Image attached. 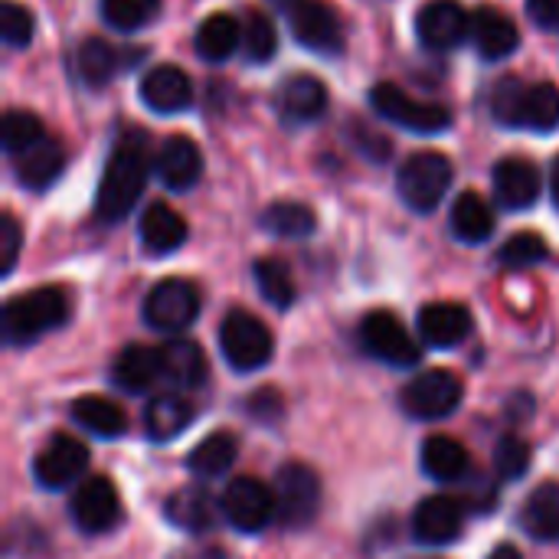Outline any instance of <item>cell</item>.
I'll return each instance as SVG.
<instances>
[{
    "label": "cell",
    "mask_w": 559,
    "mask_h": 559,
    "mask_svg": "<svg viewBox=\"0 0 559 559\" xmlns=\"http://www.w3.org/2000/svg\"><path fill=\"white\" fill-rule=\"evenodd\" d=\"M151 144L147 134L138 128H128L118 134L108 164L102 170L98 180V193H95V216L102 223H121L131 206L138 203L144 183H147V170H151Z\"/></svg>",
    "instance_id": "obj_1"
},
{
    "label": "cell",
    "mask_w": 559,
    "mask_h": 559,
    "mask_svg": "<svg viewBox=\"0 0 559 559\" xmlns=\"http://www.w3.org/2000/svg\"><path fill=\"white\" fill-rule=\"evenodd\" d=\"M69 318V295L56 285H43L33 292H23L3 305V344L7 347H26L39 341L43 334L62 328Z\"/></svg>",
    "instance_id": "obj_2"
},
{
    "label": "cell",
    "mask_w": 559,
    "mask_h": 559,
    "mask_svg": "<svg viewBox=\"0 0 559 559\" xmlns=\"http://www.w3.org/2000/svg\"><path fill=\"white\" fill-rule=\"evenodd\" d=\"M491 111L508 128L554 131L559 128V88L550 82L524 85L518 75H508L491 92Z\"/></svg>",
    "instance_id": "obj_3"
},
{
    "label": "cell",
    "mask_w": 559,
    "mask_h": 559,
    "mask_svg": "<svg viewBox=\"0 0 559 559\" xmlns=\"http://www.w3.org/2000/svg\"><path fill=\"white\" fill-rule=\"evenodd\" d=\"M452 177H455V167L445 154L439 151H416L403 167H400V177H396V190L403 197V203L413 210V213H432L449 187H452Z\"/></svg>",
    "instance_id": "obj_4"
},
{
    "label": "cell",
    "mask_w": 559,
    "mask_h": 559,
    "mask_svg": "<svg viewBox=\"0 0 559 559\" xmlns=\"http://www.w3.org/2000/svg\"><path fill=\"white\" fill-rule=\"evenodd\" d=\"M272 331L252 314V311H229L219 324V350L226 357V364L239 373H252L262 370L272 360Z\"/></svg>",
    "instance_id": "obj_5"
},
{
    "label": "cell",
    "mask_w": 559,
    "mask_h": 559,
    "mask_svg": "<svg viewBox=\"0 0 559 559\" xmlns=\"http://www.w3.org/2000/svg\"><path fill=\"white\" fill-rule=\"evenodd\" d=\"M370 105L380 118L406 128V131H416V134H436V131H445L452 124V111L445 105H436V102H416L413 95H406L400 85L393 82H380L373 85L370 92Z\"/></svg>",
    "instance_id": "obj_6"
},
{
    "label": "cell",
    "mask_w": 559,
    "mask_h": 559,
    "mask_svg": "<svg viewBox=\"0 0 559 559\" xmlns=\"http://www.w3.org/2000/svg\"><path fill=\"white\" fill-rule=\"evenodd\" d=\"M275 504L278 524L288 531H305L321 508V481L305 462H288L275 478Z\"/></svg>",
    "instance_id": "obj_7"
},
{
    "label": "cell",
    "mask_w": 559,
    "mask_h": 559,
    "mask_svg": "<svg viewBox=\"0 0 559 559\" xmlns=\"http://www.w3.org/2000/svg\"><path fill=\"white\" fill-rule=\"evenodd\" d=\"M462 393H465V386H462L459 373H452V370H426V373L413 377L403 386L400 403L413 419L436 423V419H445V416H452L459 409Z\"/></svg>",
    "instance_id": "obj_8"
},
{
    "label": "cell",
    "mask_w": 559,
    "mask_h": 559,
    "mask_svg": "<svg viewBox=\"0 0 559 559\" xmlns=\"http://www.w3.org/2000/svg\"><path fill=\"white\" fill-rule=\"evenodd\" d=\"M360 344L370 357L390 364V367H416L423 360L419 341L406 331V324L393 311H370L360 321Z\"/></svg>",
    "instance_id": "obj_9"
},
{
    "label": "cell",
    "mask_w": 559,
    "mask_h": 559,
    "mask_svg": "<svg viewBox=\"0 0 559 559\" xmlns=\"http://www.w3.org/2000/svg\"><path fill=\"white\" fill-rule=\"evenodd\" d=\"M223 518L239 531V534H262L275 518H278V504H275V488H269L259 478H236L226 485L223 498Z\"/></svg>",
    "instance_id": "obj_10"
},
{
    "label": "cell",
    "mask_w": 559,
    "mask_h": 559,
    "mask_svg": "<svg viewBox=\"0 0 559 559\" xmlns=\"http://www.w3.org/2000/svg\"><path fill=\"white\" fill-rule=\"evenodd\" d=\"M200 314V292L187 278H164L144 298V321L154 331H187Z\"/></svg>",
    "instance_id": "obj_11"
},
{
    "label": "cell",
    "mask_w": 559,
    "mask_h": 559,
    "mask_svg": "<svg viewBox=\"0 0 559 559\" xmlns=\"http://www.w3.org/2000/svg\"><path fill=\"white\" fill-rule=\"evenodd\" d=\"M69 514H72V524L88 534V537H98V534H108L121 524L124 518V508H121V495L118 488L108 481V478H88L75 488L72 495V504H69Z\"/></svg>",
    "instance_id": "obj_12"
},
{
    "label": "cell",
    "mask_w": 559,
    "mask_h": 559,
    "mask_svg": "<svg viewBox=\"0 0 559 559\" xmlns=\"http://www.w3.org/2000/svg\"><path fill=\"white\" fill-rule=\"evenodd\" d=\"M88 468V449L75 436H52L33 459V478L46 491H62L75 485Z\"/></svg>",
    "instance_id": "obj_13"
},
{
    "label": "cell",
    "mask_w": 559,
    "mask_h": 559,
    "mask_svg": "<svg viewBox=\"0 0 559 559\" xmlns=\"http://www.w3.org/2000/svg\"><path fill=\"white\" fill-rule=\"evenodd\" d=\"M416 33L426 49L449 52L462 46L472 33V16L459 0H429L416 13Z\"/></svg>",
    "instance_id": "obj_14"
},
{
    "label": "cell",
    "mask_w": 559,
    "mask_h": 559,
    "mask_svg": "<svg viewBox=\"0 0 559 559\" xmlns=\"http://www.w3.org/2000/svg\"><path fill=\"white\" fill-rule=\"evenodd\" d=\"M462 527H465V508L445 495H432V498L419 501V508L413 514V537L426 547L455 544Z\"/></svg>",
    "instance_id": "obj_15"
},
{
    "label": "cell",
    "mask_w": 559,
    "mask_h": 559,
    "mask_svg": "<svg viewBox=\"0 0 559 559\" xmlns=\"http://www.w3.org/2000/svg\"><path fill=\"white\" fill-rule=\"evenodd\" d=\"M292 33L301 46L318 52H341L344 46L341 16L324 0H301L292 7Z\"/></svg>",
    "instance_id": "obj_16"
},
{
    "label": "cell",
    "mask_w": 559,
    "mask_h": 559,
    "mask_svg": "<svg viewBox=\"0 0 559 559\" xmlns=\"http://www.w3.org/2000/svg\"><path fill=\"white\" fill-rule=\"evenodd\" d=\"M154 174L170 190H190L203 174V154L193 138L174 134L154 154Z\"/></svg>",
    "instance_id": "obj_17"
},
{
    "label": "cell",
    "mask_w": 559,
    "mask_h": 559,
    "mask_svg": "<svg viewBox=\"0 0 559 559\" xmlns=\"http://www.w3.org/2000/svg\"><path fill=\"white\" fill-rule=\"evenodd\" d=\"M495 197L498 206L518 213V210H531L540 200V170L524 160V157H504L495 164Z\"/></svg>",
    "instance_id": "obj_18"
},
{
    "label": "cell",
    "mask_w": 559,
    "mask_h": 559,
    "mask_svg": "<svg viewBox=\"0 0 559 559\" xmlns=\"http://www.w3.org/2000/svg\"><path fill=\"white\" fill-rule=\"evenodd\" d=\"M141 98L151 111L157 115H177L183 108H190L193 102V82L180 66H154L144 79H141Z\"/></svg>",
    "instance_id": "obj_19"
},
{
    "label": "cell",
    "mask_w": 559,
    "mask_h": 559,
    "mask_svg": "<svg viewBox=\"0 0 559 559\" xmlns=\"http://www.w3.org/2000/svg\"><path fill=\"white\" fill-rule=\"evenodd\" d=\"M472 311L459 301H432L419 311V337L429 347H459L472 334Z\"/></svg>",
    "instance_id": "obj_20"
},
{
    "label": "cell",
    "mask_w": 559,
    "mask_h": 559,
    "mask_svg": "<svg viewBox=\"0 0 559 559\" xmlns=\"http://www.w3.org/2000/svg\"><path fill=\"white\" fill-rule=\"evenodd\" d=\"M164 514L174 527L187 531V534H210L223 514V504L213 501V495L206 488H180L167 498Z\"/></svg>",
    "instance_id": "obj_21"
},
{
    "label": "cell",
    "mask_w": 559,
    "mask_h": 559,
    "mask_svg": "<svg viewBox=\"0 0 559 559\" xmlns=\"http://www.w3.org/2000/svg\"><path fill=\"white\" fill-rule=\"evenodd\" d=\"M472 39L485 59H504L521 46L518 23L498 7H478L472 13Z\"/></svg>",
    "instance_id": "obj_22"
},
{
    "label": "cell",
    "mask_w": 559,
    "mask_h": 559,
    "mask_svg": "<svg viewBox=\"0 0 559 559\" xmlns=\"http://www.w3.org/2000/svg\"><path fill=\"white\" fill-rule=\"evenodd\" d=\"M328 108V88L324 82H318L308 72L292 75L282 88H278V115L288 124H305L321 118Z\"/></svg>",
    "instance_id": "obj_23"
},
{
    "label": "cell",
    "mask_w": 559,
    "mask_h": 559,
    "mask_svg": "<svg viewBox=\"0 0 559 559\" xmlns=\"http://www.w3.org/2000/svg\"><path fill=\"white\" fill-rule=\"evenodd\" d=\"M138 233H141V242L151 255H170L187 242V219L174 206L157 200L141 213Z\"/></svg>",
    "instance_id": "obj_24"
},
{
    "label": "cell",
    "mask_w": 559,
    "mask_h": 559,
    "mask_svg": "<svg viewBox=\"0 0 559 559\" xmlns=\"http://www.w3.org/2000/svg\"><path fill=\"white\" fill-rule=\"evenodd\" d=\"M16 167V180L26 190H46L59 180L62 167H66V147L56 138H43L39 144H33L29 151H23L20 157H13Z\"/></svg>",
    "instance_id": "obj_25"
},
{
    "label": "cell",
    "mask_w": 559,
    "mask_h": 559,
    "mask_svg": "<svg viewBox=\"0 0 559 559\" xmlns=\"http://www.w3.org/2000/svg\"><path fill=\"white\" fill-rule=\"evenodd\" d=\"M160 350V370H164V380L180 386V390H197L206 383V354L200 350V344L193 341H183V337H174L167 344L157 347Z\"/></svg>",
    "instance_id": "obj_26"
},
{
    "label": "cell",
    "mask_w": 559,
    "mask_h": 559,
    "mask_svg": "<svg viewBox=\"0 0 559 559\" xmlns=\"http://www.w3.org/2000/svg\"><path fill=\"white\" fill-rule=\"evenodd\" d=\"M111 380L128 390V393H144L151 383L164 380L160 370V350L157 347H144V344H128L115 364H111Z\"/></svg>",
    "instance_id": "obj_27"
},
{
    "label": "cell",
    "mask_w": 559,
    "mask_h": 559,
    "mask_svg": "<svg viewBox=\"0 0 559 559\" xmlns=\"http://www.w3.org/2000/svg\"><path fill=\"white\" fill-rule=\"evenodd\" d=\"M193 416L197 413H193V403L187 396L164 393V396H157V400L147 403V409H144V429H147L151 439L170 442V439H177L193 423Z\"/></svg>",
    "instance_id": "obj_28"
},
{
    "label": "cell",
    "mask_w": 559,
    "mask_h": 559,
    "mask_svg": "<svg viewBox=\"0 0 559 559\" xmlns=\"http://www.w3.org/2000/svg\"><path fill=\"white\" fill-rule=\"evenodd\" d=\"M521 527L540 540V544H550L559 540V485L557 481H547L540 488L531 491V498L524 501V511H521Z\"/></svg>",
    "instance_id": "obj_29"
},
{
    "label": "cell",
    "mask_w": 559,
    "mask_h": 559,
    "mask_svg": "<svg viewBox=\"0 0 559 559\" xmlns=\"http://www.w3.org/2000/svg\"><path fill=\"white\" fill-rule=\"evenodd\" d=\"M419 459H423V472L429 478H436V481H459V478H465V472L472 465L468 449L459 439H452V436L426 439Z\"/></svg>",
    "instance_id": "obj_30"
},
{
    "label": "cell",
    "mask_w": 559,
    "mask_h": 559,
    "mask_svg": "<svg viewBox=\"0 0 559 559\" xmlns=\"http://www.w3.org/2000/svg\"><path fill=\"white\" fill-rule=\"evenodd\" d=\"M452 233L455 239L462 242H488L491 233H495V210L488 206V200L475 190L462 193L455 203H452Z\"/></svg>",
    "instance_id": "obj_31"
},
{
    "label": "cell",
    "mask_w": 559,
    "mask_h": 559,
    "mask_svg": "<svg viewBox=\"0 0 559 559\" xmlns=\"http://www.w3.org/2000/svg\"><path fill=\"white\" fill-rule=\"evenodd\" d=\"M197 52L206 62H223L236 52V46L242 43V23L233 13H210L200 26H197Z\"/></svg>",
    "instance_id": "obj_32"
},
{
    "label": "cell",
    "mask_w": 559,
    "mask_h": 559,
    "mask_svg": "<svg viewBox=\"0 0 559 559\" xmlns=\"http://www.w3.org/2000/svg\"><path fill=\"white\" fill-rule=\"evenodd\" d=\"M72 423L98 439H118L128 429L124 409L105 396H79L72 403Z\"/></svg>",
    "instance_id": "obj_33"
},
{
    "label": "cell",
    "mask_w": 559,
    "mask_h": 559,
    "mask_svg": "<svg viewBox=\"0 0 559 559\" xmlns=\"http://www.w3.org/2000/svg\"><path fill=\"white\" fill-rule=\"evenodd\" d=\"M236 455H239V442L229 432H213L187 455V468H190V475L213 481L233 468Z\"/></svg>",
    "instance_id": "obj_34"
},
{
    "label": "cell",
    "mask_w": 559,
    "mask_h": 559,
    "mask_svg": "<svg viewBox=\"0 0 559 559\" xmlns=\"http://www.w3.org/2000/svg\"><path fill=\"white\" fill-rule=\"evenodd\" d=\"M118 66H121L118 49H115L111 43H105L102 36H88V39H82L79 49H75V69H79L82 82L92 85V88L108 85V82L115 79Z\"/></svg>",
    "instance_id": "obj_35"
},
{
    "label": "cell",
    "mask_w": 559,
    "mask_h": 559,
    "mask_svg": "<svg viewBox=\"0 0 559 559\" xmlns=\"http://www.w3.org/2000/svg\"><path fill=\"white\" fill-rule=\"evenodd\" d=\"M262 229L278 236V239H305L314 233L318 226V216L305 206V203H295V200H278L272 203L265 213H262Z\"/></svg>",
    "instance_id": "obj_36"
},
{
    "label": "cell",
    "mask_w": 559,
    "mask_h": 559,
    "mask_svg": "<svg viewBox=\"0 0 559 559\" xmlns=\"http://www.w3.org/2000/svg\"><path fill=\"white\" fill-rule=\"evenodd\" d=\"M252 272H255V285H259V292H262V298L269 305H275V308H292L295 305L298 288H295V278H292V269L282 259H259L252 265Z\"/></svg>",
    "instance_id": "obj_37"
},
{
    "label": "cell",
    "mask_w": 559,
    "mask_h": 559,
    "mask_svg": "<svg viewBox=\"0 0 559 559\" xmlns=\"http://www.w3.org/2000/svg\"><path fill=\"white\" fill-rule=\"evenodd\" d=\"M46 138L43 131V121L33 115V111H23V108H13L3 115L0 121V141H3V151L10 157H20L23 151H29L33 144H39Z\"/></svg>",
    "instance_id": "obj_38"
},
{
    "label": "cell",
    "mask_w": 559,
    "mask_h": 559,
    "mask_svg": "<svg viewBox=\"0 0 559 559\" xmlns=\"http://www.w3.org/2000/svg\"><path fill=\"white\" fill-rule=\"evenodd\" d=\"M278 49V33H275V23L259 13V10H249L246 23H242V52L246 59L252 62H269Z\"/></svg>",
    "instance_id": "obj_39"
},
{
    "label": "cell",
    "mask_w": 559,
    "mask_h": 559,
    "mask_svg": "<svg viewBox=\"0 0 559 559\" xmlns=\"http://www.w3.org/2000/svg\"><path fill=\"white\" fill-rule=\"evenodd\" d=\"M102 20L121 33L141 29L154 13H160V0H102Z\"/></svg>",
    "instance_id": "obj_40"
},
{
    "label": "cell",
    "mask_w": 559,
    "mask_h": 559,
    "mask_svg": "<svg viewBox=\"0 0 559 559\" xmlns=\"http://www.w3.org/2000/svg\"><path fill=\"white\" fill-rule=\"evenodd\" d=\"M547 259H550V246L544 242L540 233H518L498 252V262L504 269H531V265H540Z\"/></svg>",
    "instance_id": "obj_41"
},
{
    "label": "cell",
    "mask_w": 559,
    "mask_h": 559,
    "mask_svg": "<svg viewBox=\"0 0 559 559\" xmlns=\"http://www.w3.org/2000/svg\"><path fill=\"white\" fill-rule=\"evenodd\" d=\"M531 468V445L518 436H504L495 449V472L501 481H518Z\"/></svg>",
    "instance_id": "obj_42"
},
{
    "label": "cell",
    "mask_w": 559,
    "mask_h": 559,
    "mask_svg": "<svg viewBox=\"0 0 559 559\" xmlns=\"http://www.w3.org/2000/svg\"><path fill=\"white\" fill-rule=\"evenodd\" d=\"M0 36H3L7 46H16V49L29 46V39H33V13L16 0H3L0 3Z\"/></svg>",
    "instance_id": "obj_43"
},
{
    "label": "cell",
    "mask_w": 559,
    "mask_h": 559,
    "mask_svg": "<svg viewBox=\"0 0 559 559\" xmlns=\"http://www.w3.org/2000/svg\"><path fill=\"white\" fill-rule=\"evenodd\" d=\"M20 242H23V233H20L16 216L3 213L0 216V275H10L13 272L16 255H20Z\"/></svg>",
    "instance_id": "obj_44"
},
{
    "label": "cell",
    "mask_w": 559,
    "mask_h": 559,
    "mask_svg": "<svg viewBox=\"0 0 559 559\" xmlns=\"http://www.w3.org/2000/svg\"><path fill=\"white\" fill-rule=\"evenodd\" d=\"M249 413H252L255 419L272 423V419H278V416H282V396H278L275 390L252 393V400H249Z\"/></svg>",
    "instance_id": "obj_45"
},
{
    "label": "cell",
    "mask_w": 559,
    "mask_h": 559,
    "mask_svg": "<svg viewBox=\"0 0 559 559\" xmlns=\"http://www.w3.org/2000/svg\"><path fill=\"white\" fill-rule=\"evenodd\" d=\"M527 13L540 29H559V0H527Z\"/></svg>",
    "instance_id": "obj_46"
},
{
    "label": "cell",
    "mask_w": 559,
    "mask_h": 559,
    "mask_svg": "<svg viewBox=\"0 0 559 559\" xmlns=\"http://www.w3.org/2000/svg\"><path fill=\"white\" fill-rule=\"evenodd\" d=\"M488 559H521V554H518V547H511V544H501L498 550H491V557Z\"/></svg>",
    "instance_id": "obj_47"
},
{
    "label": "cell",
    "mask_w": 559,
    "mask_h": 559,
    "mask_svg": "<svg viewBox=\"0 0 559 559\" xmlns=\"http://www.w3.org/2000/svg\"><path fill=\"white\" fill-rule=\"evenodd\" d=\"M550 193H554V203L559 206V154L557 160H554V167H550Z\"/></svg>",
    "instance_id": "obj_48"
},
{
    "label": "cell",
    "mask_w": 559,
    "mask_h": 559,
    "mask_svg": "<svg viewBox=\"0 0 559 559\" xmlns=\"http://www.w3.org/2000/svg\"><path fill=\"white\" fill-rule=\"evenodd\" d=\"M190 559H226V557H223V550H219V547H206V550H200V554H190Z\"/></svg>",
    "instance_id": "obj_49"
},
{
    "label": "cell",
    "mask_w": 559,
    "mask_h": 559,
    "mask_svg": "<svg viewBox=\"0 0 559 559\" xmlns=\"http://www.w3.org/2000/svg\"><path fill=\"white\" fill-rule=\"evenodd\" d=\"M275 7H282V10H292V7H298L301 0H272Z\"/></svg>",
    "instance_id": "obj_50"
}]
</instances>
